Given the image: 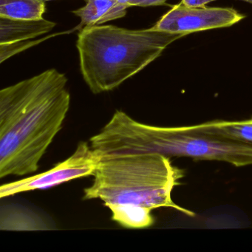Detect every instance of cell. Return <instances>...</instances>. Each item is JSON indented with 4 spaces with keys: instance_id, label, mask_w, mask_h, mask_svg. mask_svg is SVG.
Wrapping results in <instances>:
<instances>
[{
    "instance_id": "12",
    "label": "cell",
    "mask_w": 252,
    "mask_h": 252,
    "mask_svg": "<svg viewBox=\"0 0 252 252\" xmlns=\"http://www.w3.org/2000/svg\"><path fill=\"white\" fill-rule=\"evenodd\" d=\"M121 3L125 4L128 8L130 7L158 6L166 3L167 0H116Z\"/></svg>"
},
{
    "instance_id": "15",
    "label": "cell",
    "mask_w": 252,
    "mask_h": 252,
    "mask_svg": "<svg viewBox=\"0 0 252 252\" xmlns=\"http://www.w3.org/2000/svg\"><path fill=\"white\" fill-rule=\"evenodd\" d=\"M42 1H53V0H42Z\"/></svg>"
},
{
    "instance_id": "4",
    "label": "cell",
    "mask_w": 252,
    "mask_h": 252,
    "mask_svg": "<svg viewBox=\"0 0 252 252\" xmlns=\"http://www.w3.org/2000/svg\"><path fill=\"white\" fill-rule=\"evenodd\" d=\"M185 36L152 28L129 30L102 25L83 28L76 42L82 77L95 95L113 91Z\"/></svg>"
},
{
    "instance_id": "3",
    "label": "cell",
    "mask_w": 252,
    "mask_h": 252,
    "mask_svg": "<svg viewBox=\"0 0 252 252\" xmlns=\"http://www.w3.org/2000/svg\"><path fill=\"white\" fill-rule=\"evenodd\" d=\"M102 157L160 154L194 160L226 162L236 167L252 165V144L214 135L194 126H151L116 110L108 123L90 140Z\"/></svg>"
},
{
    "instance_id": "2",
    "label": "cell",
    "mask_w": 252,
    "mask_h": 252,
    "mask_svg": "<svg viewBox=\"0 0 252 252\" xmlns=\"http://www.w3.org/2000/svg\"><path fill=\"white\" fill-rule=\"evenodd\" d=\"M94 182L84 189V200L98 199L110 209L112 220L126 228H148L154 223L152 210L172 208L189 217L192 211L178 206L172 191L184 172L160 154L102 157Z\"/></svg>"
},
{
    "instance_id": "11",
    "label": "cell",
    "mask_w": 252,
    "mask_h": 252,
    "mask_svg": "<svg viewBox=\"0 0 252 252\" xmlns=\"http://www.w3.org/2000/svg\"><path fill=\"white\" fill-rule=\"evenodd\" d=\"M202 129L233 141L252 144V118L243 121H212L200 124Z\"/></svg>"
},
{
    "instance_id": "14",
    "label": "cell",
    "mask_w": 252,
    "mask_h": 252,
    "mask_svg": "<svg viewBox=\"0 0 252 252\" xmlns=\"http://www.w3.org/2000/svg\"><path fill=\"white\" fill-rule=\"evenodd\" d=\"M242 1H244V2H249V3L252 4V0H242Z\"/></svg>"
},
{
    "instance_id": "10",
    "label": "cell",
    "mask_w": 252,
    "mask_h": 252,
    "mask_svg": "<svg viewBox=\"0 0 252 252\" xmlns=\"http://www.w3.org/2000/svg\"><path fill=\"white\" fill-rule=\"evenodd\" d=\"M46 7L42 0H0V17L20 20H42Z\"/></svg>"
},
{
    "instance_id": "9",
    "label": "cell",
    "mask_w": 252,
    "mask_h": 252,
    "mask_svg": "<svg viewBox=\"0 0 252 252\" xmlns=\"http://www.w3.org/2000/svg\"><path fill=\"white\" fill-rule=\"evenodd\" d=\"M37 215L24 208L5 207L1 211L0 229L44 230L49 229Z\"/></svg>"
},
{
    "instance_id": "1",
    "label": "cell",
    "mask_w": 252,
    "mask_h": 252,
    "mask_svg": "<svg viewBox=\"0 0 252 252\" xmlns=\"http://www.w3.org/2000/svg\"><path fill=\"white\" fill-rule=\"evenodd\" d=\"M67 78L57 69L0 91V178L33 173L70 105Z\"/></svg>"
},
{
    "instance_id": "7",
    "label": "cell",
    "mask_w": 252,
    "mask_h": 252,
    "mask_svg": "<svg viewBox=\"0 0 252 252\" xmlns=\"http://www.w3.org/2000/svg\"><path fill=\"white\" fill-rule=\"evenodd\" d=\"M56 25L45 19L20 20L0 17V45L30 40L49 33Z\"/></svg>"
},
{
    "instance_id": "13",
    "label": "cell",
    "mask_w": 252,
    "mask_h": 252,
    "mask_svg": "<svg viewBox=\"0 0 252 252\" xmlns=\"http://www.w3.org/2000/svg\"><path fill=\"white\" fill-rule=\"evenodd\" d=\"M215 0H181V2L189 7H205Z\"/></svg>"
},
{
    "instance_id": "6",
    "label": "cell",
    "mask_w": 252,
    "mask_h": 252,
    "mask_svg": "<svg viewBox=\"0 0 252 252\" xmlns=\"http://www.w3.org/2000/svg\"><path fill=\"white\" fill-rule=\"evenodd\" d=\"M244 17L234 8L189 7L181 2L174 5L152 29L187 36L194 32L230 27Z\"/></svg>"
},
{
    "instance_id": "8",
    "label": "cell",
    "mask_w": 252,
    "mask_h": 252,
    "mask_svg": "<svg viewBox=\"0 0 252 252\" xmlns=\"http://www.w3.org/2000/svg\"><path fill=\"white\" fill-rule=\"evenodd\" d=\"M127 8L126 5L116 0H87L85 6L72 13L80 18V25L76 27L79 29L83 26H100L123 18L126 16Z\"/></svg>"
},
{
    "instance_id": "5",
    "label": "cell",
    "mask_w": 252,
    "mask_h": 252,
    "mask_svg": "<svg viewBox=\"0 0 252 252\" xmlns=\"http://www.w3.org/2000/svg\"><path fill=\"white\" fill-rule=\"evenodd\" d=\"M101 156L88 142L79 143L73 154L46 172L0 187V197H9L33 190L45 189L82 177L93 175Z\"/></svg>"
}]
</instances>
